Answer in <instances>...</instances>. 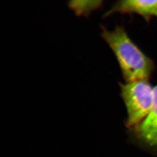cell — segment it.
I'll return each mask as SVG.
<instances>
[{"label": "cell", "mask_w": 157, "mask_h": 157, "mask_svg": "<svg viewBox=\"0 0 157 157\" xmlns=\"http://www.w3.org/2000/svg\"><path fill=\"white\" fill-rule=\"evenodd\" d=\"M101 37L116 56L125 82L149 80L154 63L141 51L122 26L108 30L101 25Z\"/></svg>", "instance_id": "1"}, {"label": "cell", "mask_w": 157, "mask_h": 157, "mask_svg": "<svg viewBox=\"0 0 157 157\" xmlns=\"http://www.w3.org/2000/svg\"><path fill=\"white\" fill-rule=\"evenodd\" d=\"M121 94L127 113V126L138 128L150 113L154 100V89L149 80L120 83Z\"/></svg>", "instance_id": "2"}, {"label": "cell", "mask_w": 157, "mask_h": 157, "mask_svg": "<svg viewBox=\"0 0 157 157\" xmlns=\"http://www.w3.org/2000/svg\"><path fill=\"white\" fill-rule=\"evenodd\" d=\"M114 13L133 14L148 21L153 18L157 20V1L123 0L115 3L103 17Z\"/></svg>", "instance_id": "3"}, {"label": "cell", "mask_w": 157, "mask_h": 157, "mask_svg": "<svg viewBox=\"0 0 157 157\" xmlns=\"http://www.w3.org/2000/svg\"><path fill=\"white\" fill-rule=\"evenodd\" d=\"M137 128L145 142L157 147V86L154 89V100L151 111Z\"/></svg>", "instance_id": "4"}, {"label": "cell", "mask_w": 157, "mask_h": 157, "mask_svg": "<svg viewBox=\"0 0 157 157\" xmlns=\"http://www.w3.org/2000/svg\"><path fill=\"white\" fill-rule=\"evenodd\" d=\"M102 1H71L68 2L69 7L78 17H89L94 11L99 9L102 5Z\"/></svg>", "instance_id": "5"}]
</instances>
